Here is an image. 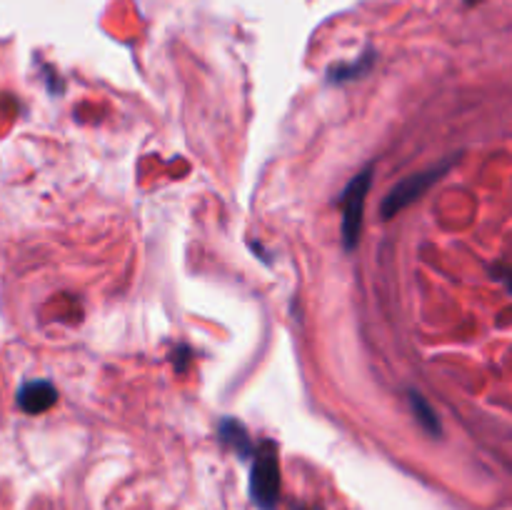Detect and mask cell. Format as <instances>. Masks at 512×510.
<instances>
[{"label": "cell", "instance_id": "obj_1", "mask_svg": "<svg viewBox=\"0 0 512 510\" xmlns=\"http://www.w3.org/2000/svg\"><path fill=\"white\" fill-rule=\"evenodd\" d=\"M250 493L263 510H273L280 498V460L273 440H260L253 450Z\"/></svg>", "mask_w": 512, "mask_h": 510}, {"label": "cell", "instance_id": "obj_2", "mask_svg": "<svg viewBox=\"0 0 512 510\" xmlns=\"http://www.w3.org/2000/svg\"><path fill=\"white\" fill-rule=\"evenodd\" d=\"M450 165H453V160H445V163L435 165V168H428V170H423V173L408 175L405 180H400V183L395 185L388 195H385L383 208H380L383 218L390 220L393 215H398L400 210H405L408 205H413L415 200L423 198V195L428 193V190L433 188V185L438 183L445 173H448Z\"/></svg>", "mask_w": 512, "mask_h": 510}, {"label": "cell", "instance_id": "obj_3", "mask_svg": "<svg viewBox=\"0 0 512 510\" xmlns=\"http://www.w3.org/2000/svg\"><path fill=\"white\" fill-rule=\"evenodd\" d=\"M370 183H373V168H365L350 180L345 188L340 205H343V243L345 248L353 250L360 240V230H363V213H365V198H368Z\"/></svg>", "mask_w": 512, "mask_h": 510}, {"label": "cell", "instance_id": "obj_4", "mask_svg": "<svg viewBox=\"0 0 512 510\" xmlns=\"http://www.w3.org/2000/svg\"><path fill=\"white\" fill-rule=\"evenodd\" d=\"M55 400H58V390L48 380H30V383H25L18 390L20 410H25L30 415L45 413V410L53 408Z\"/></svg>", "mask_w": 512, "mask_h": 510}, {"label": "cell", "instance_id": "obj_5", "mask_svg": "<svg viewBox=\"0 0 512 510\" xmlns=\"http://www.w3.org/2000/svg\"><path fill=\"white\" fill-rule=\"evenodd\" d=\"M220 438H223V443H228L235 453L243 455V458L253 455L255 443L250 440L248 430H245L238 420H223V423H220Z\"/></svg>", "mask_w": 512, "mask_h": 510}, {"label": "cell", "instance_id": "obj_6", "mask_svg": "<svg viewBox=\"0 0 512 510\" xmlns=\"http://www.w3.org/2000/svg\"><path fill=\"white\" fill-rule=\"evenodd\" d=\"M408 400H410V408H413L415 418H418V423L423 425L430 435H440V430L443 428H440V420H438V415H435L433 405H430L423 395L415 393V390H410Z\"/></svg>", "mask_w": 512, "mask_h": 510}, {"label": "cell", "instance_id": "obj_7", "mask_svg": "<svg viewBox=\"0 0 512 510\" xmlns=\"http://www.w3.org/2000/svg\"><path fill=\"white\" fill-rule=\"evenodd\" d=\"M465 3H468V5H478L480 0H465Z\"/></svg>", "mask_w": 512, "mask_h": 510}]
</instances>
